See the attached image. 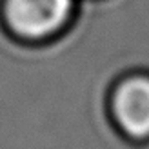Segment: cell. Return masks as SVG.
I'll use <instances>...</instances> for the list:
<instances>
[{
    "mask_svg": "<svg viewBox=\"0 0 149 149\" xmlns=\"http://www.w3.org/2000/svg\"><path fill=\"white\" fill-rule=\"evenodd\" d=\"M74 0H4L2 20L11 38L42 46L58 38L71 24Z\"/></svg>",
    "mask_w": 149,
    "mask_h": 149,
    "instance_id": "1",
    "label": "cell"
},
{
    "mask_svg": "<svg viewBox=\"0 0 149 149\" xmlns=\"http://www.w3.org/2000/svg\"><path fill=\"white\" fill-rule=\"evenodd\" d=\"M107 113L125 140L149 144V69H131L111 84Z\"/></svg>",
    "mask_w": 149,
    "mask_h": 149,
    "instance_id": "2",
    "label": "cell"
}]
</instances>
